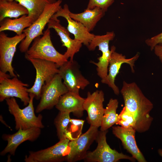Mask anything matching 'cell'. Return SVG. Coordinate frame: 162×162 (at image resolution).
Wrapping results in <instances>:
<instances>
[{"label": "cell", "instance_id": "obj_12", "mask_svg": "<svg viewBox=\"0 0 162 162\" xmlns=\"http://www.w3.org/2000/svg\"><path fill=\"white\" fill-rule=\"evenodd\" d=\"M70 140L66 138L59 140L55 145L39 151H30L25 156V162H59L66 160Z\"/></svg>", "mask_w": 162, "mask_h": 162}, {"label": "cell", "instance_id": "obj_23", "mask_svg": "<svg viewBox=\"0 0 162 162\" xmlns=\"http://www.w3.org/2000/svg\"><path fill=\"white\" fill-rule=\"evenodd\" d=\"M28 13L26 8L15 0H0V21L6 18H17Z\"/></svg>", "mask_w": 162, "mask_h": 162}, {"label": "cell", "instance_id": "obj_4", "mask_svg": "<svg viewBox=\"0 0 162 162\" xmlns=\"http://www.w3.org/2000/svg\"><path fill=\"white\" fill-rule=\"evenodd\" d=\"M62 2V0H57L53 3L47 4L38 18L30 26L23 30L26 37L19 46L21 52L26 53L34 39L43 35V31L45 26L60 7Z\"/></svg>", "mask_w": 162, "mask_h": 162}, {"label": "cell", "instance_id": "obj_26", "mask_svg": "<svg viewBox=\"0 0 162 162\" xmlns=\"http://www.w3.org/2000/svg\"><path fill=\"white\" fill-rule=\"evenodd\" d=\"M70 114L67 112L59 111L54 120V123L59 140L66 138L70 140H74L70 133L68 130L71 119Z\"/></svg>", "mask_w": 162, "mask_h": 162}, {"label": "cell", "instance_id": "obj_7", "mask_svg": "<svg viewBox=\"0 0 162 162\" xmlns=\"http://www.w3.org/2000/svg\"><path fill=\"white\" fill-rule=\"evenodd\" d=\"M62 80L58 74L43 86L40 101L35 110L36 113H39L44 110L52 109L56 106L60 97L69 91Z\"/></svg>", "mask_w": 162, "mask_h": 162}, {"label": "cell", "instance_id": "obj_13", "mask_svg": "<svg viewBox=\"0 0 162 162\" xmlns=\"http://www.w3.org/2000/svg\"><path fill=\"white\" fill-rule=\"evenodd\" d=\"M58 74L68 91L79 94L80 89H84L89 81L82 74L78 64L73 60L68 61L59 67Z\"/></svg>", "mask_w": 162, "mask_h": 162}, {"label": "cell", "instance_id": "obj_11", "mask_svg": "<svg viewBox=\"0 0 162 162\" xmlns=\"http://www.w3.org/2000/svg\"><path fill=\"white\" fill-rule=\"evenodd\" d=\"M98 128L90 125L85 133L69 141L66 161L74 162L84 160L90 146L96 140L99 131Z\"/></svg>", "mask_w": 162, "mask_h": 162}, {"label": "cell", "instance_id": "obj_16", "mask_svg": "<svg viewBox=\"0 0 162 162\" xmlns=\"http://www.w3.org/2000/svg\"><path fill=\"white\" fill-rule=\"evenodd\" d=\"M70 11L68 5L65 4L63 8L60 7L52 16L65 18L68 23L67 29L74 35V39L80 41L88 47L95 35L88 32L81 23L71 18L69 15Z\"/></svg>", "mask_w": 162, "mask_h": 162}, {"label": "cell", "instance_id": "obj_15", "mask_svg": "<svg viewBox=\"0 0 162 162\" xmlns=\"http://www.w3.org/2000/svg\"><path fill=\"white\" fill-rule=\"evenodd\" d=\"M104 94L102 90H96L91 93L88 92L85 99L83 107L88 114L87 120L90 125L100 127L104 113Z\"/></svg>", "mask_w": 162, "mask_h": 162}, {"label": "cell", "instance_id": "obj_25", "mask_svg": "<svg viewBox=\"0 0 162 162\" xmlns=\"http://www.w3.org/2000/svg\"><path fill=\"white\" fill-rule=\"evenodd\" d=\"M15 0L25 7L28 10V15L35 21L48 4L56 2L57 0Z\"/></svg>", "mask_w": 162, "mask_h": 162}, {"label": "cell", "instance_id": "obj_17", "mask_svg": "<svg viewBox=\"0 0 162 162\" xmlns=\"http://www.w3.org/2000/svg\"><path fill=\"white\" fill-rule=\"evenodd\" d=\"M40 128H33L27 130L19 129L13 134H3V139L8 142L7 146L0 152L1 156L8 153L14 155L18 147L22 142L29 140L33 142L37 140L41 134Z\"/></svg>", "mask_w": 162, "mask_h": 162}, {"label": "cell", "instance_id": "obj_29", "mask_svg": "<svg viewBox=\"0 0 162 162\" xmlns=\"http://www.w3.org/2000/svg\"><path fill=\"white\" fill-rule=\"evenodd\" d=\"M145 42L151 50H153L157 45L162 46V32L153 37L145 40Z\"/></svg>", "mask_w": 162, "mask_h": 162}, {"label": "cell", "instance_id": "obj_31", "mask_svg": "<svg viewBox=\"0 0 162 162\" xmlns=\"http://www.w3.org/2000/svg\"><path fill=\"white\" fill-rule=\"evenodd\" d=\"M158 152L159 154L162 157V149H159L158 150Z\"/></svg>", "mask_w": 162, "mask_h": 162}, {"label": "cell", "instance_id": "obj_30", "mask_svg": "<svg viewBox=\"0 0 162 162\" xmlns=\"http://www.w3.org/2000/svg\"><path fill=\"white\" fill-rule=\"evenodd\" d=\"M155 55L158 58L161 62L162 63V46L157 45L154 48L153 50Z\"/></svg>", "mask_w": 162, "mask_h": 162}, {"label": "cell", "instance_id": "obj_27", "mask_svg": "<svg viewBox=\"0 0 162 162\" xmlns=\"http://www.w3.org/2000/svg\"><path fill=\"white\" fill-rule=\"evenodd\" d=\"M136 124V121L134 116L124 106L118 115V120L116 124L124 128L132 127L135 130Z\"/></svg>", "mask_w": 162, "mask_h": 162}, {"label": "cell", "instance_id": "obj_24", "mask_svg": "<svg viewBox=\"0 0 162 162\" xmlns=\"http://www.w3.org/2000/svg\"><path fill=\"white\" fill-rule=\"evenodd\" d=\"M118 102L116 99L111 98L104 109L102 118L100 130L105 131L116 124L118 120V115L116 110Z\"/></svg>", "mask_w": 162, "mask_h": 162}, {"label": "cell", "instance_id": "obj_5", "mask_svg": "<svg viewBox=\"0 0 162 162\" xmlns=\"http://www.w3.org/2000/svg\"><path fill=\"white\" fill-rule=\"evenodd\" d=\"M108 130L99 131L96 140L98 145L92 152H88L84 160L88 162H116L121 159H127L132 162L136 159L112 149L107 144L106 134Z\"/></svg>", "mask_w": 162, "mask_h": 162}, {"label": "cell", "instance_id": "obj_18", "mask_svg": "<svg viewBox=\"0 0 162 162\" xmlns=\"http://www.w3.org/2000/svg\"><path fill=\"white\" fill-rule=\"evenodd\" d=\"M132 127L124 128L115 126L112 128L113 134L120 140L124 148L138 162H147L137 145L135 138L136 132Z\"/></svg>", "mask_w": 162, "mask_h": 162}, {"label": "cell", "instance_id": "obj_9", "mask_svg": "<svg viewBox=\"0 0 162 162\" xmlns=\"http://www.w3.org/2000/svg\"><path fill=\"white\" fill-rule=\"evenodd\" d=\"M25 37L24 33L10 37L3 32H0V71L9 72L11 77L17 76L14 73L12 62L17 45Z\"/></svg>", "mask_w": 162, "mask_h": 162}, {"label": "cell", "instance_id": "obj_14", "mask_svg": "<svg viewBox=\"0 0 162 162\" xmlns=\"http://www.w3.org/2000/svg\"><path fill=\"white\" fill-rule=\"evenodd\" d=\"M111 48L112 52L109 62V73L106 78L101 82L107 85L112 89L115 94L118 95L120 91L118 88L115 84V81L122 65L124 63L128 64L130 67L132 72L134 73L135 63L139 58L140 55L137 53L132 58H127L125 56L116 51V48L115 46H112Z\"/></svg>", "mask_w": 162, "mask_h": 162}, {"label": "cell", "instance_id": "obj_10", "mask_svg": "<svg viewBox=\"0 0 162 162\" xmlns=\"http://www.w3.org/2000/svg\"><path fill=\"white\" fill-rule=\"evenodd\" d=\"M115 35L113 32H107L104 35H95L88 46L90 51L94 50L98 46L99 50L102 53L101 56L98 58V62H92L97 66V74L101 79V81L104 80L108 74V67L112 52V49H109V43L113 39Z\"/></svg>", "mask_w": 162, "mask_h": 162}, {"label": "cell", "instance_id": "obj_3", "mask_svg": "<svg viewBox=\"0 0 162 162\" xmlns=\"http://www.w3.org/2000/svg\"><path fill=\"white\" fill-rule=\"evenodd\" d=\"M25 56L30 58L54 62L59 67L68 60L64 54L58 52L53 46L50 38V29L47 28L42 36L35 38Z\"/></svg>", "mask_w": 162, "mask_h": 162}, {"label": "cell", "instance_id": "obj_2", "mask_svg": "<svg viewBox=\"0 0 162 162\" xmlns=\"http://www.w3.org/2000/svg\"><path fill=\"white\" fill-rule=\"evenodd\" d=\"M30 101L27 106L21 109L14 97L5 100L10 113L12 115L15 122V129L27 130L33 128L40 129L44 128L42 122V116L39 114L37 116L34 113L33 100L34 96L29 93Z\"/></svg>", "mask_w": 162, "mask_h": 162}, {"label": "cell", "instance_id": "obj_20", "mask_svg": "<svg viewBox=\"0 0 162 162\" xmlns=\"http://www.w3.org/2000/svg\"><path fill=\"white\" fill-rule=\"evenodd\" d=\"M84 98L77 94L70 91L62 95L56 107L59 111L72 112L75 116H82L84 110L83 107Z\"/></svg>", "mask_w": 162, "mask_h": 162}, {"label": "cell", "instance_id": "obj_6", "mask_svg": "<svg viewBox=\"0 0 162 162\" xmlns=\"http://www.w3.org/2000/svg\"><path fill=\"white\" fill-rule=\"evenodd\" d=\"M25 58L32 64L36 70V75L33 86L28 88V92L34 94L37 100L40 98L41 88L46 83L51 80L58 74L59 67L53 62L30 58L25 56Z\"/></svg>", "mask_w": 162, "mask_h": 162}, {"label": "cell", "instance_id": "obj_1", "mask_svg": "<svg viewBox=\"0 0 162 162\" xmlns=\"http://www.w3.org/2000/svg\"><path fill=\"white\" fill-rule=\"evenodd\" d=\"M120 92L124 107L136 119V131L142 133L148 130L153 119L149 114L153 107L152 103L135 82L128 83L124 81Z\"/></svg>", "mask_w": 162, "mask_h": 162}, {"label": "cell", "instance_id": "obj_8", "mask_svg": "<svg viewBox=\"0 0 162 162\" xmlns=\"http://www.w3.org/2000/svg\"><path fill=\"white\" fill-rule=\"evenodd\" d=\"M11 76L0 71V101L11 97L20 98L24 105H28L30 100L27 87L28 84L20 80L16 76L10 79Z\"/></svg>", "mask_w": 162, "mask_h": 162}, {"label": "cell", "instance_id": "obj_28", "mask_svg": "<svg viewBox=\"0 0 162 162\" xmlns=\"http://www.w3.org/2000/svg\"><path fill=\"white\" fill-rule=\"evenodd\" d=\"M115 0H89L87 8L92 9L98 7L106 12Z\"/></svg>", "mask_w": 162, "mask_h": 162}, {"label": "cell", "instance_id": "obj_22", "mask_svg": "<svg viewBox=\"0 0 162 162\" xmlns=\"http://www.w3.org/2000/svg\"><path fill=\"white\" fill-rule=\"evenodd\" d=\"M34 21L32 17L27 15L13 19L6 18L0 21V32L10 31L20 35L24 29L30 26Z\"/></svg>", "mask_w": 162, "mask_h": 162}, {"label": "cell", "instance_id": "obj_21", "mask_svg": "<svg viewBox=\"0 0 162 162\" xmlns=\"http://www.w3.org/2000/svg\"><path fill=\"white\" fill-rule=\"evenodd\" d=\"M105 12L98 7L90 9L86 8L84 12L78 14L70 11L69 15L73 20L82 24L88 32L93 30L98 22L104 16Z\"/></svg>", "mask_w": 162, "mask_h": 162}, {"label": "cell", "instance_id": "obj_19", "mask_svg": "<svg viewBox=\"0 0 162 162\" xmlns=\"http://www.w3.org/2000/svg\"><path fill=\"white\" fill-rule=\"evenodd\" d=\"M57 18L52 16L47 23L48 28L54 29L59 36L62 46L67 48L64 54L66 58L73 61L75 54L78 52L82 46V42L78 40L72 39L70 37V32L67 28L60 24Z\"/></svg>", "mask_w": 162, "mask_h": 162}]
</instances>
